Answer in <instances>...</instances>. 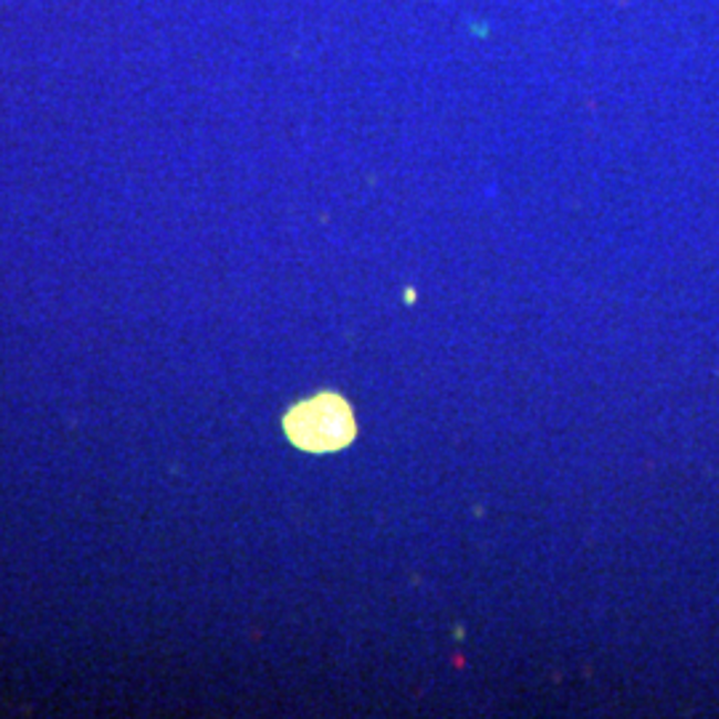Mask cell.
Instances as JSON below:
<instances>
[{
    "label": "cell",
    "mask_w": 719,
    "mask_h": 719,
    "mask_svg": "<svg viewBox=\"0 0 719 719\" xmlns=\"http://www.w3.org/2000/svg\"><path fill=\"white\" fill-rule=\"evenodd\" d=\"M285 435L310 454H331L355 440V418L338 395H317L285 416Z\"/></svg>",
    "instance_id": "6da1fadb"
}]
</instances>
